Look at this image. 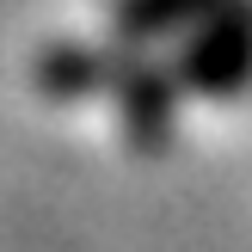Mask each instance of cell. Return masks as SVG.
Listing matches in <instances>:
<instances>
[{"mask_svg": "<svg viewBox=\"0 0 252 252\" xmlns=\"http://www.w3.org/2000/svg\"><path fill=\"white\" fill-rule=\"evenodd\" d=\"M197 68H203L209 80H234V74L252 68V6H240L234 19L216 25V37H209V49L197 56Z\"/></svg>", "mask_w": 252, "mask_h": 252, "instance_id": "obj_1", "label": "cell"}]
</instances>
